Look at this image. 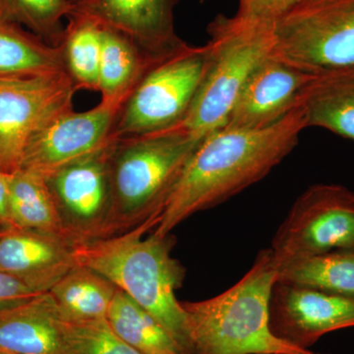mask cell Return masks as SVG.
Listing matches in <instances>:
<instances>
[{"mask_svg": "<svg viewBox=\"0 0 354 354\" xmlns=\"http://www.w3.org/2000/svg\"><path fill=\"white\" fill-rule=\"evenodd\" d=\"M76 91L65 71L0 79V171L11 174L20 169L30 139L72 108Z\"/></svg>", "mask_w": 354, "mask_h": 354, "instance_id": "30bf717a", "label": "cell"}, {"mask_svg": "<svg viewBox=\"0 0 354 354\" xmlns=\"http://www.w3.org/2000/svg\"><path fill=\"white\" fill-rule=\"evenodd\" d=\"M65 71L59 46H53L8 19H0V79Z\"/></svg>", "mask_w": 354, "mask_h": 354, "instance_id": "ac0fdd59", "label": "cell"}, {"mask_svg": "<svg viewBox=\"0 0 354 354\" xmlns=\"http://www.w3.org/2000/svg\"><path fill=\"white\" fill-rule=\"evenodd\" d=\"M0 354H16V353H7V351H0Z\"/></svg>", "mask_w": 354, "mask_h": 354, "instance_id": "1f68e13d", "label": "cell"}, {"mask_svg": "<svg viewBox=\"0 0 354 354\" xmlns=\"http://www.w3.org/2000/svg\"><path fill=\"white\" fill-rule=\"evenodd\" d=\"M6 19L13 21L53 46L64 36V20L77 4L74 0H0Z\"/></svg>", "mask_w": 354, "mask_h": 354, "instance_id": "d4e9b609", "label": "cell"}, {"mask_svg": "<svg viewBox=\"0 0 354 354\" xmlns=\"http://www.w3.org/2000/svg\"><path fill=\"white\" fill-rule=\"evenodd\" d=\"M307 120L300 99L281 120L259 129L223 127L207 135L186 162L153 234L167 235L267 176L298 145Z\"/></svg>", "mask_w": 354, "mask_h": 354, "instance_id": "6da1fadb", "label": "cell"}, {"mask_svg": "<svg viewBox=\"0 0 354 354\" xmlns=\"http://www.w3.org/2000/svg\"><path fill=\"white\" fill-rule=\"evenodd\" d=\"M0 19H6V13H4L3 7H2L1 2H0Z\"/></svg>", "mask_w": 354, "mask_h": 354, "instance_id": "f546056e", "label": "cell"}, {"mask_svg": "<svg viewBox=\"0 0 354 354\" xmlns=\"http://www.w3.org/2000/svg\"><path fill=\"white\" fill-rule=\"evenodd\" d=\"M354 247V191L339 184H315L305 190L272 241L274 264Z\"/></svg>", "mask_w": 354, "mask_h": 354, "instance_id": "ba28073f", "label": "cell"}, {"mask_svg": "<svg viewBox=\"0 0 354 354\" xmlns=\"http://www.w3.org/2000/svg\"><path fill=\"white\" fill-rule=\"evenodd\" d=\"M271 250L225 292L181 302L189 325L192 354H314L279 339L270 325V301L278 281Z\"/></svg>", "mask_w": 354, "mask_h": 354, "instance_id": "3957f363", "label": "cell"}, {"mask_svg": "<svg viewBox=\"0 0 354 354\" xmlns=\"http://www.w3.org/2000/svg\"><path fill=\"white\" fill-rule=\"evenodd\" d=\"M65 25L59 44L65 72L77 90L97 91L102 53V25L88 14L75 10Z\"/></svg>", "mask_w": 354, "mask_h": 354, "instance_id": "7402d4cb", "label": "cell"}, {"mask_svg": "<svg viewBox=\"0 0 354 354\" xmlns=\"http://www.w3.org/2000/svg\"><path fill=\"white\" fill-rule=\"evenodd\" d=\"M7 174L0 171V227H11Z\"/></svg>", "mask_w": 354, "mask_h": 354, "instance_id": "f1b7e54d", "label": "cell"}, {"mask_svg": "<svg viewBox=\"0 0 354 354\" xmlns=\"http://www.w3.org/2000/svg\"><path fill=\"white\" fill-rule=\"evenodd\" d=\"M211 53L209 43L185 44L153 64L133 88L111 138L164 131L183 120L208 69Z\"/></svg>", "mask_w": 354, "mask_h": 354, "instance_id": "8992f818", "label": "cell"}, {"mask_svg": "<svg viewBox=\"0 0 354 354\" xmlns=\"http://www.w3.org/2000/svg\"><path fill=\"white\" fill-rule=\"evenodd\" d=\"M0 351L16 354H72L64 320L50 293L0 310Z\"/></svg>", "mask_w": 354, "mask_h": 354, "instance_id": "2e32d148", "label": "cell"}, {"mask_svg": "<svg viewBox=\"0 0 354 354\" xmlns=\"http://www.w3.org/2000/svg\"><path fill=\"white\" fill-rule=\"evenodd\" d=\"M274 23L218 16L209 26L208 69L190 108L176 125L152 134L201 141L225 127L249 77L272 53Z\"/></svg>", "mask_w": 354, "mask_h": 354, "instance_id": "277c9868", "label": "cell"}, {"mask_svg": "<svg viewBox=\"0 0 354 354\" xmlns=\"http://www.w3.org/2000/svg\"><path fill=\"white\" fill-rule=\"evenodd\" d=\"M314 354H328V353H314Z\"/></svg>", "mask_w": 354, "mask_h": 354, "instance_id": "d6a6232c", "label": "cell"}, {"mask_svg": "<svg viewBox=\"0 0 354 354\" xmlns=\"http://www.w3.org/2000/svg\"><path fill=\"white\" fill-rule=\"evenodd\" d=\"M106 321L121 339L142 354H183L167 330L124 291H116Z\"/></svg>", "mask_w": 354, "mask_h": 354, "instance_id": "cb8c5ba5", "label": "cell"}, {"mask_svg": "<svg viewBox=\"0 0 354 354\" xmlns=\"http://www.w3.org/2000/svg\"><path fill=\"white\" fill-rule=\"evenodd\" d=\"M299 99L307 127L354 140V67L315 74Z\"/></svg>", "mask_w": 354, "mask_h": 354, "instance_id": "e0dca14e", "label": "cell"}, {"mask_svg": "<svg viewBox=\"0 0 354 354\" xmlns=\"http://www.w3.org/2000/svg\"><path fill=\"white\" fill-rule=\"evenodd\" d=\"M200 142L176 134H147L114 141L109 158L113 236L160 218Z\"/></svg>", "mask_w": 354, "mask_h": 354, "instance_id": "5b68a950", "label": "cell"}, {"mask_svg": "<svg viewBox=\"0 0 354 354\" xmlns=\"http://www.w3.org/2000/svg\"><path fill=\"white\" fill-rule=\"evenodd\" d=\"M118 288L101 274L77 265L48 290L64 320L106 319Z\"/></svg>", "mask_w": 354, "mask_h": 354, "instance_id": "d6986e66", "label": "cell"}, {"mask_svg": "<svg viewBox=\"0 0 354 354\" xmlns=\"http://www.w3.org/2000/svg\"><path fill=\"white\" fill-rule=\"evenodd\" d=\"M314 76L270 55L249 77L225 127L259 129L274 124L297 104Z\"/></svg>", "mask_w": 354, "mask_h": 354, "instance_id": "4fadbf2b", "label": "cell"}, {"mask_svg": "<svg viewBox=\"0 0 354 354\" xmlns=\"http://www.w3.org/2000/svg\"><path fill=\"white\" fill-rule=\"evenodd\" d=\"M113 143L44 178L74 247L113 236L109 158Z\"/></svg>", "mask_w": 354, "mask_h": 354, "instance_id": "9c48e42d", "label": "cell"}, {"mask_svg": "<svg viewBox=\"0 0 354 354\" xmlns=\"http://www.w3.org/2000/svg\"><path fill=\"white\" fill-rule=\"evenodd\" d=\"M179 0H88L76 7L127 35L147 55L162 57L185 44L174 26Z\"/></svg>", "mask_w": 354, "mask_h": 354, "instance_id": "5bb4252c", "label": "cell"}, {"mask_svg": "<svg viewBox=\"0 0 354 354\" xmlns=\"http://www.w3.org/2000/svg\"><path fill=\"white\" fill-rule=\"evenodd\" d=\"M301 0H239L235 16L242 19L276 22Z\"/></svg>", "mask_w": 354, "mask_h": 354, "instance_id": "4316f807", "label": "cell"}, {"mask_svg": "<svg viewBox=\"0 0 354 354\" xmlns=\"http://www.w3.org/2000/svg\"><path fill=\"white\" fill-rule=\"evenodd\" d=\"M270 325L279 339L309 349L323 335L354 327V297L277 281Z\"/></svg>", "mask_w": 354, "mask_h": 354, "instance_id": "7c38bea8", "label": "cell"}, {"mask_svg": "<svg viewBox=\"0 0 354 354\" xmlns=\"http://www.w3.org/2000/svg\"><path fill=\"white\" fill-rule=\"evenodd\" d=\"M278 281L354 297V247L288 263Z\"/></svg>", "mask_w": 354, "mask_h": 354, "instance_id": "603a6c76", "label": "cell"}, {"mask_svg": "<svg viewBox=\"0 0 354 354\" xmlns=\"http://www.w3.org/2000/svg\"><path fill=\"white\" fill-rule=\"evenodd\" d=\"M271 55L307 73L354 67V0H301L274 23Z\"/></svg>", "mask_w": 354, "mask_h": 354, "instance_id": "52a82bcc", "label": "cell"}, {"mask_svg": "<svg viewBox=\"0 0 354 354\" xmlns=\"http://www.w3.org/2000/svg\"><path fill=\"white\" fill-rule=\"evenodd\" d=\"M64 335L72 354H142L121 339L106 319L64 320Z\"/></svg>", "mask_w": 354, "mask_h": 354, "instance_id": "484cf974", "label": "cell"}, {"mask_svg": "<svg viewBox=\"0 0 354 354\" xmlns=\"http://www.w3.org/2000/svg\"><path fill=\"white\" fill-rule=\"evenodd\" d=\"M74 246L69 242L36 230L0 227V271L48 292L76 267Z\"/></svg>", "mask_w": 354, "mask_h": 354, "instance_id": "9a60e30c", "label": "cell"}, {"mask_svg": "<svg viewBox=\"0 0 354 354\" xmlns=\"http://www.w3.org/2000/svg\"><path fill=\"white\" fill-rule=\"evenodd\" d=\"M158 218L108 239L74 247L77 264L85 266L111 281L143 307L162 326L183 354H192L189 325L176 290L185 269L172 257L176 239L157 235Z\"/></svg>", "mask_w": 354, "mask_h": 354, "instance_id": "7a4b0ae2", "label": "cell"}, {"mask_svg": "<svg viewBox=\"0 0 354 354\" xmlns=\"http://www.w3.org/2000/svg\"><path fill=\"white\" fill-rule=\"evenodd\" d=\"M102 25L97 91L102 93V99H111L133 90L144 74L165 57L147 55L127 35Z\"/></svg>", "mask_w": 354, "mask_h": 354, "instance_id": "ffe728a7", "label": "cell"}, {"mask_svg": "<svg viewBox=\"0 0 354 354\" xmlns=\"http://www.w3.org/2000/svg\"><path fill=\"white\" fill-rule=\"evenodd\" d=\"M132 91L102 99L95 108L83 113L69 108L58 113L30 139L19 169L46 178L65 165L106 148L115 141L111 133Z\"/></svg>", "mask_w": 354, "mask_h": 354, "instance_id": "8fae6325", "label": "cell"}, {"mask_svg": "<svg viewBox=\"0 0 354 354\" xmlns=\"http://www.w3.org/2000/svg\"><path fill=\"white\" fill-rule=\"evenodd\" d=\"M20 279L0 271V310L28 301L41 295Z\"/></svg>", "mask_w": 354, "mask_h": 354, "instance_id": "83f0119b", "label": "cell"}, {"mask_svg": "<svg viewBox=\"0 0 354 354\" xmlns=\"http://www.w3.org/2000/svg\"><path fill=\"white\" fill-rule=\"evenodd\" d=\"M7 181L13 227L55 235L70 243L44 177L18 169L7 174Z\"/></svg>", "mask_w": 354, "mask_h": 354, "instance_id": "44dd1931", "label": "cell"}, {"mask_svg": "<svg viewBox=\"0 0 354 354\" xmlns=\"http://www.w3.org/2000/svg\"><path fill=\"white\" fill-rule=\"evenodd\" d=\"M76 2L77 6L84 3V2L88 1V0H74Z\"/></svg>", "mask_w": 354, "mask_h": 354, "instance_id": "4dcf8cb0", "label": "cell"}]
</instances>
